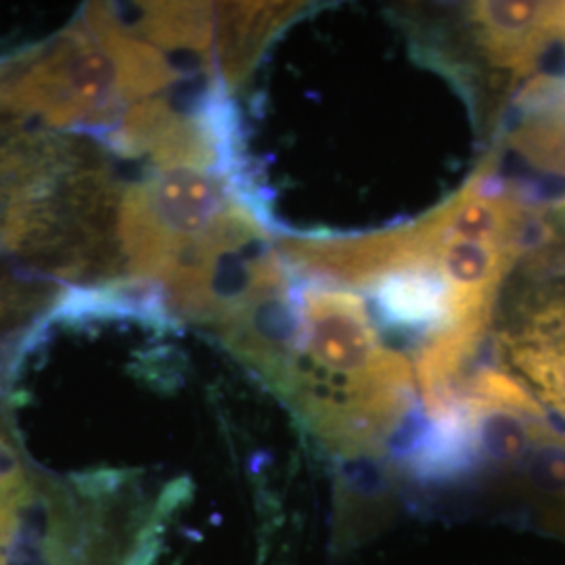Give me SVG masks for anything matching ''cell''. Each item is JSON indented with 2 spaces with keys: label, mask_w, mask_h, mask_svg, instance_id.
Masks as SVG:
<instances>
[{
  "label": "cell",
  "mask_w": 565,
  "mask_h": 565,
  "mask_svg": "<svg viewBox=\"0 0 565 565\" xmlns=\"http://www.w3.org/2000/svg\"><path fill=\"white\" fill-rule=\"evenodd\" d=\"M294 312V350L273 390L327 450L380 455L413 408L408 364L345 289L310 285Z\"/></svg>",
  "instance_id": "obj_1"
},
{
  "label": "cell",
  "mask_w": 565,
  "mask_h": 565,
  "mask_svg": "<svg viewBox=\"0 0 565 565\" xmlns=\"http://www.w3.org/2000/svg\"><path fill=\"white\" fill-rule=\"evenodd\" d=\"M15 67L18 76L4 63L0 109L41 118L49 126H74L95 141L126 109L118 60L82 15L55 41L15 61Z\"/></svg>",
  "instance_id": "obj_2"
},
{
  "label": "cell",
  "mask_w": 565,
  "mask_h": 565,
  "mask_svg": "<svg viewBox=\"0 0 565 565\" xmlns=\"http://www.w3.org/2000/svg\"><path fill=\"white\" fill-rule=\"evenodd\" d=\"M467 476L486 480L525 524L565 541V429L545 413H482L471 429Z\"/></svg>",
  "instance_id": "obj_3"
},
{
  "label": "cell",
  "mask_w": 565,
  "mask_h": 565,
  "mask_svg": "<svg viewBox=\"0 0 565 565\" xmlns=\"http://www.w3.org/2000/svg\"><path fill=\"white\" fill-rule=\"evenodd\" d=\"M503 348L511 373L565 425V289L532 300Z\"/></svg>",
  "instance_id": "obj_4"
},
{
  "label": "cell",
  "mask_w": 565,
  "mask_h": 565,
  "mask_svg": "<svg viewBox=\"0 0 565 565\" xmlns=\"http://www.w3.org/2000/svg\"><path fill=\"white\" fill-rule=\"evenodd\" d=\"M471 21L488 61L515 81L532 74L546 51L565 41V2H476Z\"/></svg>",
  "instance_id": "obj_5"
}]
</instances>
